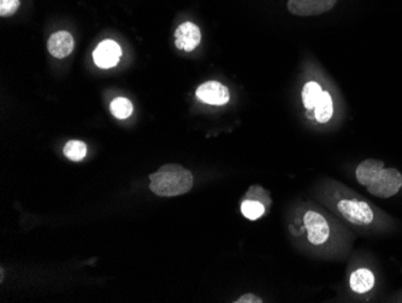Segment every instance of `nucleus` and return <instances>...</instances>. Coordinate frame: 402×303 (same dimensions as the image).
<instances>
[{
  "mask_svg": "<svg viewBox=\"0 0 402 303\" xmlns=\"http://www.w3.org/2000/svg\"><path fill=\"white\" fill-rule=\"evenodd\" d=\"M335 209L346 221L361 228H382L385 225V213L377 209L356 193L340 197Z\"/></svg>",
  "mask_w": 402,
  "mask_h": 303,
  "instance_id": "1",
  "label": "nucleus"
},
{
  "mask_svg": "<svg viewBox=\"0 0 402 303\" xmlns=\"http://www.w3.org/2000/svg\"><path fill=\"white\" fill-rule=\"evenodd\" d=\"M375 285H376V277L371 269L361 267L351 272L349 286L353 292L358 295L368 294L373 290Z\"/></svg>",
  "mask_w": 402,
  "mask_h": 303,
  "instance_id": "10",
  "label": "nucleus"
},
{
  "mask_svg": "<svg viewBox=\"0 0 402 303\" xmlns=\"http://www.w3.org/2000/svg\"><path fill=\"white\" fill-rule=\"evenodd\" d=\"M302 225L306 231L307 242L314 247L324 245L330 238V222L318 210H306L302 215Z\"/></svg>",
  "mask_w": 402,
  "mask_h": 303,
  "instance_id": "3",
  "label": "nucleus"
},
{
  "mask_svg": "<svg viewBox=\"0 0 402 303\" xmlns=\"http://www.w3.org/2000/svg\"><path fill=\"white\" fill-rule=\"evenodd\" d=\"M322 87L317 82H307L302 90V103L307 110H312L322 94Z\"/></svg>",
  "mask_w": 402,
  "mask_h": 303,
  "instance_id": "13",
  "label": "nucleus"
},
{
  "mask_svg": "<svg viewBox=\"0 0 402 303\" xmlns=\"http://www.w3.org/2000/svg\"><path fill=\"white\" fill-rule=\"evenodd\" d=\"M196 98L211 105H225L230 101V92L220 82H208L198 87Z\"/></svg>",
  "mask_w": 402,
  "mask_h": 303,
  "instance_id": "7",
  "label": "nucleus"
},
{
  "mask_svg": "<svg viewBox=\"0 0 402 303\" xmlns=\"http://www.w3.org/2000/svg\"><path fill=\"white\" fill-rule=\"evenodd\" d=\"M175 45L178 50L191 52L201 43V32L194 23L185 22L175 32Z\"/></svg>",
  "mask_w": 402,
  "mask_h": 303,
  "instance_id": "8",
  "label": "nucleus"
},
{
  "mask_svg": "<svg viewBox=\"0 0 402 303\" xmlns=\"http://www.w3.org/2000/svg\"><path fill=\"white\" fill-rule=\"evenodd\" d=\"M337 0H289L288 10L297 16H317L330 11Z\"/></svg>",
  "mask_w": 402,
  "mask_h": 303,
  "instance_id": "5",
  "label": "nucleus"
},
{
  "mask_svg": "<svg viewBox=\"0 0 402 303\" xmlns=\"http://www.w3.org/2000/svg\"><path fill=\"white\" fill-rule=\"evenodd\" d=\"M20 8V0H0V15L11 16L18 11Z\"/></svg>",
  "mask_w": 402,
  "mask_h": 303,
  "instance_id": "17",
  "label": "nucleus"
},
{
  "mask_svg": "<svg viewBox=\"0 0 402 303\" xmlns=\"http://www.w3.org/2000/svg\"><path fill=\"white\" fill-rule=\"evenodd\" d=\"M236 303H262V299L255 296L254 294H245L242 295L241 297L235 301Z\"/></svg>",
  "mask_w": 402,
  "mask_h": 303,
  "instance_id": "18",
  "label": "nucleus"
},
{
  "mask_svg": "<svg viewBox=\"0 0 402 303\" xmlns=\"http://www.w3.org/2000/svg\"><path fill=\"white\" fill-rule=\"evenodd\" d=\"M152 193L161 197H175L191 191L193 174L180 165H166L149 175Z\"/></svg>",
  "mask_w": 402,
  "mask_h": 303,
  "instance_id": "2",
  "label": "nucleus"
},
{
  "mask_svg": "<svg viewBox=\"0 0 402 303\" xmlns=\"http://www.w3.org/2000/svg\"><path fill=\"white\" fill-rule=\"evenodd\" d=\"M333 112H334V105H333L330 94L326 91L322 92L316 107H314V117L318 122L326 124L333 117Z\"/></svg>",
  "mask_w": 402,
  "mask_h": 303,
  "instance_id": "12",
  "label": "nucleus"
},
{
  "mask_svg": "<svg viewBox=\"0 0 402 303\" xmlns=\"http://www.w3.org/2000/svg\"><path fill=\"white\" fill-rule=\"evenodd\" d=\"M384 162L380 161V160H375V158L365 160L363 162L359 163V166L356 167V181H358L361 186L368 188V185L371 184L373 178L376 176L377 173L382 171V169L384 168Z\"/></svg>",
  "mask_w": 402,
  "mask_h": 303,
  "instance_id": "11",
  "label": "nucleus"
},
{
  "mask_svg": "<svg viewBox=\"0 0 402 303\" xmlns=\"http://www.w3.org/2000/svg\"><path fill=\"white\" fill-rule=\"evenodd\" d=\"M111 114L119 120L128 119L133 114L134 107L133 103L124 97L114 99L110 104Z\"/></svg>",
  "mask_w": 402,
  "mask_h": 303,
  "instance_id": "14",
  "label": "nucleus"
},
{
  "mask_svg": "<svg viewBox=\"0 0 402 303\" xmlns=\"http://www.w3.org/2000/svg\"><path fill=\"white\" fill-rule=\"evenodd\" d=\"M265 205L262 202L255 201V200H245L242 202L241 213L245 218L248 220H258L262 218L265 213Z\"/></svg>",
  "mask_w": 402,
  "mask_h": 303,
  "instance_id": "15",
  "label": "nucleus"
},
{
  "mask_svg": "<svg viewBox=\"0 0 402 303\" xmlns=\"http://www.w3.org/2000/svg\"><path fill=\"white\" fill-rule=\"evenodd\" d=\"M402 188V174L396 168H383L377 173L371 184L368 185V193L378 198H390L395 196Z\"/></svg>",
  "mask_w": 402,
  "mask_h": 303,
  "instance_id": "4",
  "label": "nucleus"
},
{
  "mask_svg": "<svg viewBox=\"0 0 402 303\" xmlns=\"http://www.w3.org/2000/svg\"><path fill=\"white\" fill-rule=\"evenodd\" d=\"M121 56H122V50L119 44L114 40H104L94 50V63L99 68H114L119 65Z\"/></svg>",
  "mask_w": 402,
  "mask_h": 303,
  "instance_id": "6",
  "label": "nucleus"
},
{
  "mask_svg": "<svg viewBox=\"0 0 402 303\" xmlns=\"http://www.w3.org/2000/svg\"><path fill=\"white\" fill-rule=\"evenodd\" d=\"M63 153L72 161H81L87 155V146L83 141H70L64 146Z\"/></svg>",
  "mask_w": 402,
  "mask_h": 303,
  "instance_id": "16",
  "label": "nucleus"
},
{
  "mask_svg": "<svg viewBox=\"0 0 402 303\" xmlns=\"http://www.w3.org/2000/svg\"><path fill=\"white\" fill-rule=\"evenodd\" d=\"M74 38L69 32L62 30L51 35L48 39L47 47L48 52L55 58H65L72 53L74 50Z\"/></svg>",
  "mask_w": 402,
  "mask_h": 303,
  "instance_id": "9",
  "label": "nucleus"
}]
</instances>
